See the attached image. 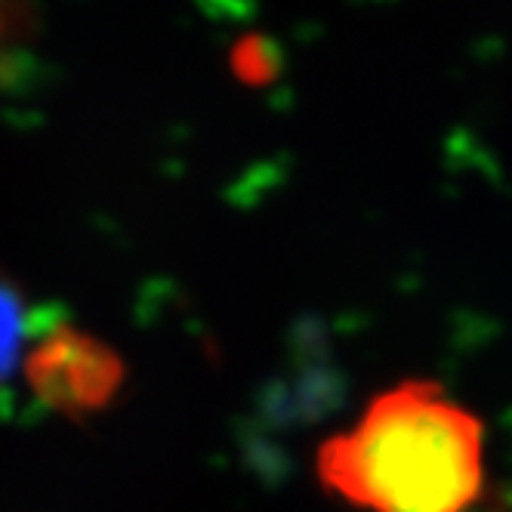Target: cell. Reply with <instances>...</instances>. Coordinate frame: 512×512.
I'll return each mask as SVG.
<instances>
[{
  "label": "cell",
  "instance_id": "3957f363",
  "mask_svg": "<svg viewBox=\"0 0 512 512\" xmlns=\"http://www.w3.org/2000/svg\"><path fill=\"white\" fill-rule=\"evenodd\" d=\"M28 337V306L19 294V287L0 275V380H4Z\"/></svg>",
  "mask_w": 512,
  "mask_h": 512
},
{
  "label": "cell",
  "instance_id": "6da1fadb",
  "mask_svg": "<svg viewBox=\"0 0 512 512\" xmlns=\"http://www.w3.org/2000/svg\"><path fill=\"white\" fill-rule=\"evenodd\" d=\"M318 475L364 512H466L485 485V426L438 383L408 380L327 438Z\"/></svg>",
  "mask_w": 512,
  "mask_h": 512
},
{
  "label": "cell",
  "instance_id": "7a4b0ae2",
  "mask_svg": "<svg viewBox=\"0 0 512 512\" xmlns=\"http://www.w3.org/2000/svg\"><path fill=\"white\" fill-rule=\"evenodd\" d=\"M28 383L59 414L84 417L118 395L124 364L99 340L59 327L28 355Z\"/></svg>",
  "mask_w": 512,
  "mask_h": 512
}]
</instances>
